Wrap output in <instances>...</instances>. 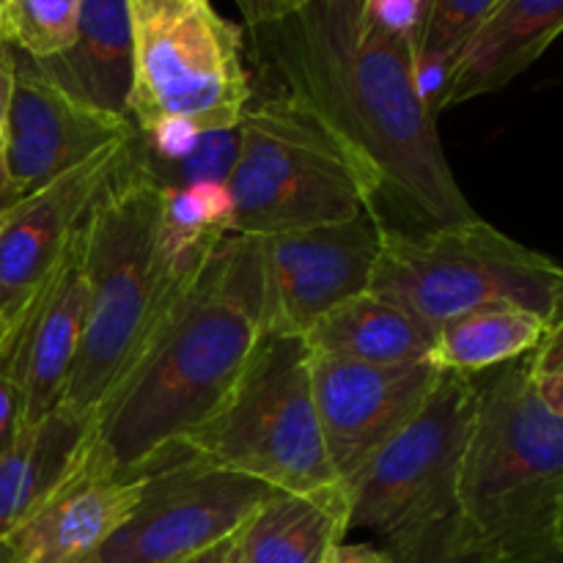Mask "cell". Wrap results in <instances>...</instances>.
<instances>
[{
  "label": "cell",
  "mask_w": 563,
  "mask_h": 563,
  "mask_svg": "<svg viewBox=\"0 0 563 563\" xmlns=\"http://www.w3.org/2000/svg\"><path fill=\"white\" fill-rule=\"evenodd\" d=\"M280 91L322 115L377 187V212L405 231L476 218L438 135L412 31L341 0H308L256 27Z\"/></svg>",
  "instance_id": "6da1fadb"
},
{
  "label": "cell",
  "mask_w": 563,
  "mask_h": 563,
  "mask_svg": "<svg viewBox=\"0 0 563 563\" xmlns=\"http://www.w3.org/2000/svg\"><path fill=\"white\" fill-rule=\"evenodd\" d=\"M262 339L258 240L229 234L97 407L93 434L121 471L141 476L220 410Z\"/></svg>",
  "instance_id": "7a4b0ae2"
},
{
  "label": "cell",
  "mask_w": 563,
  "mask_h": 563,
  "mask_svg": "<svg viewBox=\"0 0 563 563\" xmlns=\"http://www.w3.org/2000/svg\"><path fill=\"white\" fill-rule=\"evenodd\" d=\"M159 190L132 157L82 220L86 322L64 405L91 416L124 377L201 264L174 262L157 236Z\"/></svg>",
  "instance_id": "3957f363"
},
{
  "label": "cell",
  "mask_w": 563,
  "mask_h": 563,
  "mask_svg": "<svg viewBox=\"0 0 563 563\" xmlns=\"http://www.w3.org/2000/svg\"><path fill=\"white\" fill-rule=\"evenodd\" d=\"M473 379L476 418L456 515L495 559L515 563L559 539L563 418L539 399L528 357Z\"/></svg>",
  "instance_id": "277c9868"
},
{
  "label": "cell",
  "mask_w": 563,
  "mask_h": 563,
  "mask_svg": "<svg viewBox=\"0 0 563 563\" xmlns=\"http://www.w3.org/2000/svg\"><path fill=\"white\" fill-rule=\"evenodd\" d=\"M231 234L275 236L377 209L361 159L306 102L278 91L247 104L231 168Z\"/></svg>",
  "instance_id": "5b68a950"
},
{
  "label": "cell",
  "mask_w": 563,
  "mask_h": 563,
  "mask_svg": "<svg viewBox=\"0 0 563 563\" xmlns=\"http://www.w3.org/2000/svg\"><path fill=\"white\" fill-rule=\"evenodd\" d=\"M174 456L242 473L280 493L341 484L324 449L302 339L264 335L220 410L152 465Z\"/></svg>",
  "instance_id": "8992f818"
},
{
  "label": "cell",
  "mask_w": 563,
  "mask_h": 563,
  "mask_svg": "<svg viewBox=\"0 0 563 563\" xmlns=\"http://www.w3.org/2000/svg\"><path fill=\"white\" fill-rule=\"evenodd\" d=\"M368 289L401 302L432 330L487 306H520L550 322L563 291V267L478 214L423 231L385 223Z\"/></svg>",
  "instance_id": "52a82bcc"
},
{
  "label": "cell",
  "mask_w": 563,
  "mask_h": 563,
  "mask_svg": "<svg viewBox=\"0 0 563 563\" xmlns=\"http://www.w3.org/2000/svg\"><path fill=\"white\" fill-rule=\"evenodd\" d=\"M135 66L130 121L157 130H229L253 102L242 27L212 0H130Z\"/></svg>",
  "instance_id": "ba28073f"
},
{
  "label": "cell",
  "mask_w": 563,
  "mask_h": 563,
  "mask_svg": "<svg viewBox=\"0 0 563 563\" xmlns=\"http://www.w3.org/2000/svg\"><path fill=\"white\" fill-rule=\"evenodd\" d=\"M473 418L476 379L440 372L427 405L346 484L350 531H372L385 544L454 515Z\"/></svg>",
  "instance_id": "9c48e42d"
},
{
  "label": "cell",
  "mask_w": 563,
  "mask_h": 563,
  "mask_svg": "<svg viewBox=\"0 0 563 563\" xmlns=\"http://www.w3.org/2000/svg\"><path fill=\"white\" fill-rule=\"evenodd\" d=\"M146 478L135 515L102 563H179L236 537L275 493L267 484L192 460H163Z\"/></svg>",
  "instance_id": "30bf717a"
},
{
  "label": "cell",
  "mask_w": 563,
  "mask_h": 563,
  "mask_svg": "<svg viewBox=\"0 0 563 563\" xmlns=\"http://www.w3.org/2000/svg\"><path fill=\"white\" fill-rule=\"evenodd\" d=\"M377 209L333 225L258 236L264 335L302 339L319 319L372 284L383 245Z\"/></svg>",
  "instance_id": "8fae6325"
},
{
  "label": "cell",
  "mask_w": 563,
  "mask_h": 563,
  "mask_svg": "<svg viewBox=\"0 0 563 563\" xmlns=\"http://www.w3.org/2000/svg\"><path fill=\"white\" fill-rule=\"evenodd\" d=\"M143 487L146 478L121 471L91 427L64 482L0 542V563H102Z\"/></svg>",
  "instance_id": "7c38bea8"
},
{
  "label": "cell",
  "mask_w": 563,
  "mask_h": 563,
  "mask_svg": "<svg viewBox=\"0 0 563 563\" xmlns=\"http://www.w3.org/2000/svg\"><path fill=\"white\" fill-rule=\"evenodd\" d=\"M308 361L324 449L344 487L412 421L440 379L427 357L410 363H355L308 355Z\"/></svg>",
  "instance_id": "4fadbf2b"
},
{
  "label": "cell",
  "mask_w": 563,
  "mask_h": 563,
  "mask_svg": "<svg viewBox=\"0 0 563 563\" xmlns=\"http://www.w3.org/2000/svg\"><path fill=\"white\" fill-rule=\"evenodd\" d=\"M132 135L135 124L130 119L71 97L44 75L36 58L14 47V77L0 148L22 196Z\"/></svg>",
  "instance_id": "5bb4252c"
},
{
  "label": "cell",
  "mask_w": 563,
  "mask_h": 563,
  "mask_svg": "<svg viewBox=\"0 0 563 563\" xmlns=\"http://www.w3.org/2000/svg\"><path fill=\"white\" fill-rule=\"evenodd\" d=\"M135 135L27 192L0 223V317L5 333L58 267L99 192L130 163Z\"/></svg>",
  "instance_id": "9a60e30c"
},
{
  "label": "cell",
  "mask_w": 563,
  "mask_h": 563,
  "mask_svg": "<svg viewBox=\"0 0 563 563\" xmlns=\"http://www.w3.org/2000/svg\"><path fill=\"white\" fill-rule=\"evenodd\" d=\"M82 225L60 256L58 267L38 286L0 346V372L16 385L25 423L64 405L86 322Z\"/></svg>",
  "instance_id": "2e32d148"
},
{
  "label": "cell",
  "mask_w": 563,
  "mask_h": 563,
  "mask_svg": "<svg viewBox=\"0 0 563 563\" xmlns=\"http://www.w3.org/2000/svg\"><path fill=\"white\" fill-rule=\"evenodd\" d=\"M563 33V0H504L432 99L434 115L476 97L500 91Z\"/></svg>",
  "instance_id": "e0dca14e"
},
{
  "label": "cell",
  "mask_w": 563,
  "mask_h": 563,
  "mask_svg": "<svg viewBox=\"0 0 563 563\" xmlns=\"http://www.w3.org/2000/svg\"><path fill=\"white\" fill-rule=\"evenodd\" d=\"M36 64L71 97L130 119L135 66L130 0H80L69 47L53 58H36Z\"/></svg>",
  "instance_id": "ac0fdd59"
},
{
  "label": "cell",
  "mask_w": 563,
  "mask_h": 563,
  "mask_svg": "<svg viewBox=\"0 0 563 563\" xmlns=\"http://www.w3.org/2000/svg\"><path fill=\"white\" fill-rule=\"evenodd\" d=\"M350 533L344 484L302 493L275 489L236 533L245 563H324Z\"/></svg>",
  "instance_id": "d6986e66"
},
{
  "label": "cell",
  "mask_w": 563,
  "mask_h": 563,
  "mask_svg": "<svg viewBox=\"0 0 563 563\" xmlns=\"http://www.w3.org/2000/svg\"><path fill=\"white\" fill-rule=\"evenodd\" d=\"M91 427V416L60 405L25 423L14 443L0 451V542L64 482Z\"/></svg>",
  "instance_id": "ffe728a7"
},
{
  "label": "cell",
  "mask_w": 563,
  "mask_h": 563,
  "mask_svg": "<svg viewBox=\"0 0 563 563\" xmlns=\"http://www.w3.org/2000/svg\"><path fill=\"white\" fill-rule=\"evenodd\" d=\"M432 339L434 330L423 319L407 311L401 302L366 289L324 313L302 335V344L313 357L410 363L429 355Z\"/></svg>",
  "instance_id": "44dd1931"
},
{
  "label": "cell",
  "mask_w": 563,
  "mask_h": 563,
  "mask_svg": "<svg viewBox=\"0 0 563 563\" xmlns=\"http://www.w3.org/2000/svg\"><path fill=\"white\" fill-rule=\"evenodd\" d=\"M550 322L520 306H487L460 313L434 330L427 361L438 372L478 377L493 368L531 357L548 335Z\"/></svg>",
  "instance_id": "7402d4cb"
},
{
  "label": "cell",
  "mask_w": 563,
  "mask_h": 563,
  "mask_svg": "<svg viewBox=\"0 0 563 563\" xmlns=\"http://www.w3.org/2000/svg\"><path fill=\"white\" fill-rule=\"evenodd\" d=\"M231 214L234 209L229 187L218 181L163 190L157 225L159 245L174 262L203 264L231 234Z\"/></svg>",
  "instance_id": "603a6c76"
},
{
  "label": "cell",
  "mask_w": 563,
  "mask_h": 563,
  "mask_svg": "<svg viewBox=\"0 0 563 563\" xmlns=\"http://www.w3.org/2000/svg\"><path fill=\"white\" fill-rule=\"evenodd\" d=\"M500 3L504 0H421L412 25V49L429 104L451 66Z\"/></svg>",
  "instance_id": "cb8c5ba5"
},
{
  "label": "cell",
  "mask_w": 563,
  "mask_h": 563,
  "mask_svg": "<svg viewBox=\"0 0 563 563\" xmlns=\"http://www.w3.org/2000/svg\"><path fill=\"white\" fill-rule=\"evenodd\" d=\"M80 0H11L3 42L31 58L60 55L75 38Z\"/></svg>",
  "instance_id": "d4e9b609"
},
{
  "label": "cell",
  "mask_w": 563,
  "mask_h": 563,
  "mask_svg": "<svg viewBox=\"0 0 563 563\" xmlns=\"http://www.w3.org/2000/svg\"><path fill=\"white\" fill-rule=\"evenodd\" d=\"M383 550L394 563H500L456 511L390 539Z\"/></svg>",
  "instance_id": "484cf974"
},
{
  "label": "cell",
  "mask_w": 563,
  "mask_h": 563,
  "mask_svg": "<svg viewBox=\"0 0 563 563\" xmlns=\"http://www.w3.org/2000/svg\"><path fill=\"white\" fill-rule=\"evenodd\" d=\"M528 361H531L533 374L559 372V368H563V291L559 297V306H555L553 317H550L548 335H544V341L539 344V350L533 352Z\"/></svg>",
  "instance_id": "4316f807"
},
{
  "label": "cell",
  "mask_w": 563,
  "mask_h": 563,
  "mask_svg": "<svg viewBox=\"0 0 563 563\" xmlns=\"http://www.w3.org/2000/svg\"><path fill=\"white\" fill-rule=\"evenodd\" d=\"M25 427V407L16 385L0 372V451L14 443L16 434Z\"/></svg>",
  "instance_id": "83f0119b"
},
{
  "label": "cell",
  "mask_w": 563,
  "mask_h": 563,
  "mask_svg": "<svg viewBox=\"0 0 563 563\" xmlns=\"http://www.w3.org/2000/svg\"><path fill=\"white\" fill-rule=\"evenodd\" d=\"M234 3L240 5L242 16H245V25L256 31V27H267L286 20L295 11H300L308 0H234Z\"/></svg>",
  "instance_id": "f1b7e54d"
},
{
  "label": "cell",
  "mask_w": 563,
  "mask_h": 563,
  "mask_svg": "<svg viewBox=\"0 0 563 563\" xmlns=\"http://www.w3.org/2000/svg\"><path fill=\"white\" fill-rule=\"evenodd\" d=\"M341 3L352 5L357 11H374L383 20L401 27H410V31L416 25L418 9H421V0H341Z\"/></svg>",
  "instance_id": "f546056e"
},
{
  "label": "cell",
  "mask_w": 563,
  "mask_h": 563,
  "mask_svg": "<svg viewBox=\"0 0 563 563\" xmlns=\"http://www.w3.org/2000/svg\"><path fill=\"white\" fill-rule=\"evenodd\" d=\"M324 563H394L383 548L374 544H350L341 542Z\"/></svg>",
  "instance_id": "4dcf8cb0"
},
{
  "label": "cell",
  "mask_w": 563,
  "mask_h": 563,
  "mask_svg": "<svg viewBox=\"0 0 563 563\" xmlns=\"http://www.w3.org/2000/svg\"><path fill=\"white\" fill-rule=\"evenodd\" d=\"M533 385H537V394L555 416L563 418V368L559 372H542V374H533Z\"/></svg>",
  "instance_id": "1f68e13d"
},
{
  "label": "cell",
  "mask_w": 563,
  "mask_h": 563,
  "mask_svg": "<svg viewBox=\"0 0 563 563\" xmlns=\"http://www.w3.org/2000/svg\"><path fill=\"white\" fill-rule=\"evenodd\" d=\"M11 77H14V47L9 42H0V141H3L5 110H9Z\"/></svg>",
  "instance_id": "d6a6232c"
},
{
  "label": "cell",
  "mask_w": 563,
  "mask_h": 563,
  "mask_svg": "<svg viewBox=\"0 0 563 563\" xmlns=\"http://www.w3.org/2000/svg\"><path fill=\"white\" fill-rule=\"evenodd\" d=\"M22 198L25 196H22V190L16 187V181L11 179L9 165H5V157H3V148H0V223L9 218L11 209H14Z\"/></svg>",
  "instance_id": "836d02e7"
},
{
  "label": "cell",
  "mask_w": 563,
  "mask_h": 563,
  "mask_svg": "<svg viewBox=\"0 0 563 563\" xmlns=\"http://www.w3.org/2000/svg\"><path fill=\"white\" fill-rule=\"evenodd\" d=\"M234 539H236V537L225 539V542L214 544V548L203 550V553L192 555V559H187V561H179V563H223V561H225V555H229V550L234 548Z\"/></svg>",
  "instance_id": "e575fe53"
},
{
  "label": "cell",
  "mask_w": 563,
  "mask_h": 563,
  "mask_svg": "<svg viewBox=\"0 0 563 563\" xmlns=\"http://www.w3.org/2000/svg\"><path fill=\"white\" fill-rule=\"evenodd\" d=\"M515 563H563V537L555 539V542L548 544V548L539 550V553L526 555V559Z\"/></svg>",
  "instance_id": "d590c367"
},
{
  "label": "cell",
  "mask_w": 563,
  "mask_h": 563,
  "mask_svg": "<svg viewBox=\"0 0 563 563\" xmlns=\"http://www.w3.org/2000/svg\"><path fill=\"white\" fill-rule=\"evenodd\" d=\"M9 5H11V0H0V38H3L5 20H9Z\"/></svg>",
  "instance_id": "8d00e7d4"
},
{
  "label": "cell",
  "mask_w": 563,
  "mask_h": 563,
  "mask_svg": "<svg viewBox=\"0 0 563 563\" xmlns=\"http://www.w3.org/2000/svg\"><path fill=\"white\" fill-rule=\"evenodd\" d=\"M223 563H245V561H242L240 550H236V539H234V548L229 550V555H225V561H223Z\"/></svg>",
  "instance_id": "74e56055"
},
{
  "label": "cell",
  "mask_w": 563,
  "mask_h": 563,
  "mask_svg": "<svg viewBox=\"0 0 563 563\" xmlns=\"http://www.w3.org/2000/svg\"><path fill=\"white\" fill-rule=\"evenodd\" d=\"M3 339H5V322L3 317H0V346H3Z\"/></svg>",
  "instance_id": "f35d334b"
},
{
  "label": "cell",
  "mask_w": 563,
  "mask_h": 563,
  "mask_svg": "<svg viewBox=\"0 0 563 563\" xmlns=\"http://www.w3.org/2000/svg\"><path fill=\"white\" fill-rule=\"evenodd\" d=\"M559 537H563V509H561V520H559Z\"/></svg>",
  "instance_id": "ab89813d"
},
{
  "label": "cell",
  "mask_w": 563,
  "mask_h": 563,
  "mask_svg": "<svg viewBox=\"0 0 563 563\" xmlns=\"http://www.w3.org/2000/svg\"><path fill=\"white\" fill-rule=\"evenodd\" d=\"M0 42H3V38H0Z\"/></svg>",
  "instance_id": "60d3db41"
}]
</instances>
